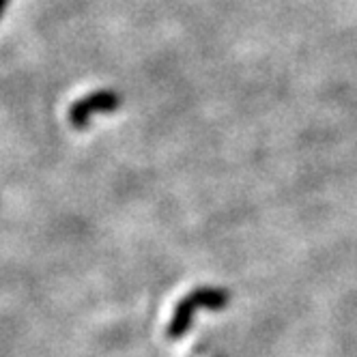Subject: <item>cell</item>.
<instances>
[{
  "label": "cell",
  "instance_id": "6da1fadb",
  "mask_svg": "<svg viewBox=\"0 0 357 357\" xmlns=\"http://www.w3.org/2000/svg\"><path fill=\"white\" fill-rule=\"evenodd\" d=\"M231 303V293L226 289H215V287H200L192 293H188L181 301L176 303V308L172 312V319L166 327L168 340H181L188 329L192 327L194 314L200 308L207 310H222Z\"/></svg>",
  "mask_w": 357,
  "mask_h": 357
},
{
  "label": "cell",
  "instance_id": "7a4b0ae2",
  "mask_svg": "<svg viewBox=\"0 0 357 357\" xmlns=\"http://www.w3.org/2000/svg\"><path fill=\"white\" fill-rule=\"evenodd\" d=\"M121 106V95L112 89H101L73 101L67 110V121L73 130H86L95 114H112Z\"/></svg>",
  "mask_w": 357,
  "mask_h": 357
},
{
  "label": "cell",
  "instance_id": "3957f363",
  "mask_svg": "<svg viewBox=\"0 0 357 357\" xmlns=\"http://www.w3.org/2000/svg\"><path fill=\"white\" fill-rule=\"evenodd\" d=\"M9 3H11V0H0V17H3V15H5V11H7Z\"/></svg>",
  "mask_w": 357,
  "mask_h": 357
}]
</instances>
